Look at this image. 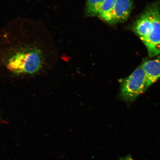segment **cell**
<instances>
[{
	"mask_svg": "<svg viewBox=\"0 0 160 160\" xmlns=\"http://www.w3.org/2000/svg\"><path fill=\"white\" fill-rule=\"evenodd\" d=\"M53 37L39 20L18 17L0 32V55L4 68L18 76L37 74L57 57Z\"/></svg>",
	"mask_w": 160,
	"mask_h": 160,
	"instance_id": "6da1fadb",
	"label": "cell"
},
{
	"mask_svg": "<svg viewBox=\"0 0 160 160\" xmlns=\"http://www.w3.org/2000/svg\"><path fill=\"white\" fill-rule=\"evenodd\" d=\"M133 29L144 44L150 57L160 55V9L157 2L146 8Z\"/></svg>",
	"mask_w": 160,
	"mask_h": 160,
	"instance_id": "7a4b0ae2",
	"label": "cell"
},
{
	"mask_svg": "<svg viewBox=\"0 0 160 160\" xmlns=\"http://www.w3.org/2000/svg\"><path fill=\"white\" fill-rule=\"evenodd\" d=\"M149 87L146 74L140 66L123 81L121 95L125 101H133Z\"/></svg>",
	"mask_w": 160,
	"mask_h": 160,
	"instance_id": "3957f363",
	"label": "cell"
},
{
	"mask_svg": "<svg viewBox=\"0 0 160 160\" xmlns=\"http://www.w3.org/2000/svg\"><path fill=\"white\" fill-rule=\"evenodd\" d=\"M133 0H117L109 12L100 18L112 24L127 21L133 8Z\"/></svg>",
	"mask_w": 160,
	"mask_h": 160,
	"instance_id": "277c9868",
	"label": "cell"
},
{
	"mask_svg": "<svg viewBox=\"0 0 160 160\" xmlns=\"http://www.w3.org/2000/svg\"><path fill=\"white\" fill-rule=\"evenodd\" d=\"M141 66L146 74L149 87L160 78V55L154 59L144 62Z\"/></svg>",
	"mask_w": 160,
	"mask_h": 160,
	"instance_id": "5b68a950",
	"label": "cell"
},
{
	"mask_svg": "<svg viewBox=\"0 0 160 160\" xmlns=\"http://www.w3.org/2000/svg\"><path fill=\"white\" fill-rule=\"evenodd\" d=\"M105 0H86L85 14L92 17L98 15L99 10Z\"/></svg>",
	"mask_w": 160,
	"mask_h": 160,
	"instance_id": "8992f818",
	"label": "cell"
},
{
	"mask_svg": "<svg viewBox=\"0 0 160 160\" xmlns=\"http://www.w3.org/2000/svg\"><path fill=\"white\" fill-rule=\"evenodd\" d=\"M117 0H105L99 10L98 16L101 18L112 9Z\"/></svg>",
	"mask_w": 160,
	"mask_h": 160,
	"instance_id": "52a82bcc",
	"label": "cell"
},
{
	"mask_svg": "<svg viewBox=\"0 0 160 160\" xmlns=\"http://www.w3.org/2000/svg\"><path fill=\"white\" fill-rule=\"evenodd\" d=\"M121 160H133L130 157H127L124 158L122 159Z\"/></svg>",
	"mask_w": 160,
	"mask_h": 160,
	"instance_id": "ba28073f",
	"label": "cell"
},
{
	"mask_svg": "<svg viewBox=\"0 0 160 160\" xmlns=\"http://www.w3.org/2000/svg\"></svg>",
	"mask_w": 160,
	"mask_h": 160,
	"instance_id": "9c48e42d",
	"label": "cell"
}]
</instances>
